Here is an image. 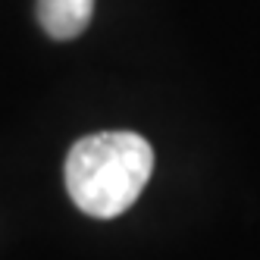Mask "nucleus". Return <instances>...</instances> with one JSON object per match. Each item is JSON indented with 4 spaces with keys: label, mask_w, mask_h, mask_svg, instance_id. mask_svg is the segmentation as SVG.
<instances>
[{
    "label": "nucleus",
    "mask_w": 260,
    "mask_h": 260,
    "mask_svg": "<svg viewBox=\"0 0 260 260\" xmlns=\"http://www.w3.org/2000/svg\"><path fill=\"white\" fill-rule=\"evenodd\" d=\"M154 173V147L138 132H94L66 154V191L72 204L98 219L125 213Z\"/></svg>",
    "instance_id": "obj_1"
},
{
    "label": "nucleus",
    "mask_w": 260,
    "mask_h": 260,
    "mask_svg": "<svg viewBox=\"0 0 260 260\" xmlns=\"http://www.w3.org/2000/svg\"><path fill=\"white\" fill-rule=\"evenodd\" d=\"M38 25L53 41H72L91 25L94 0H38L35 4Z\"/></svg>",
    "instance_id": "obj_2"
}]
</instances>
